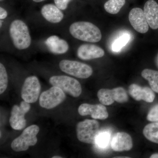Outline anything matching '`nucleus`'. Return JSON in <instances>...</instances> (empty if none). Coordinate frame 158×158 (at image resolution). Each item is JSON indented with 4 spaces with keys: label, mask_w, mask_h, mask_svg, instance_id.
Segmentation results:
<instances>
[{
    "label": "nucleus",
    "mask_w": 158,
    "mask_h": 158,
    "mask_svg": "<svg viewBox=\"0 0 158 158\" xmlns=\"http://www.w3.org/2000/svg\"><path fill=\"white\" fill-rule=\"evenodd\" d=\"M69 31L74 38L85 42H98L102 38L100 29L89 22L78 21L73 23Z\"/></svg>",
    "instance_id": "nucleus-1"
},
{
    "label": "nucleus",
    "mask_w": 158,
    "mask_h": 158,
    "mask_svg": "<svg viewBox=\"0 0 158 158\" xmlns=\"http://www.w3.org/2000/svg\"><path fill=\"white\" fill-rule=\"evenodd\" d=\"M9 33L13 45L17 49L26 50L31 45L32 39L28 27L21 19H15L11 22Z\"/></svg>",
    "instance_id": "nucleus-2"
},
{
    "label": "nucleus",
    "mask_w": 158,
    "mask_h": 158,
    "mask_svg": "<svg viewBox=\"0 0 158 158\" xmlns=\"http://www.w3.org/2000/svg\"><path fill=\"white\" fill-rule=\"evenodd\" d=\"M99 123L95 119H87L80 122L76 127L78 139L83 143L94 144L99 133Z\"/></svg>",
    "instance_id": "nucleus-3"
},
{
    "label": "nucleus",
    "mask_w": 158,
    "mask_h": 158,
    "mask_svg": "<svg viewBox=\"0 0 158 158\" xmlns=\"http://www.w3.org/2000/svg\"><path fill=\"white\" fill-rule=\"evenodd\" d=\"M39 127L32 125L24 130L22 134L13 140L11 144L12 149L16 152L25 151L30 146L37 143V135L39 132Z\"/></svg>",
    "instance_id": "nucleus-4"
},
{
    "label": "nucleus",
    "mask_w": 158,
    "mask_h": 158,
    "mask_svg": "<svg viewBox=\"0 0 158 158\" xmlns=\"http://www.w3.org/2000/svg\"><path fill=\"white\" fill-rule=\"evenodd\" d=\"M59 67L63 72L78 78H88L93 73V69L90 65L73 60H61Z\"/></svg>",
    "instance_id": "nucleus-5"
},
{
    "label": "nucleus",
    "mask_w": 158,
    "mask_h": 158,
    "mask_svg": "<svg viewBox=\"0 0 158 158\" xmlns=\"http://www.w3.org/2000/svg\"><path fill=\"white\" fill-rule=\"evenodd\" d=\"M52 86L62 89L64 92L73 97H78L82 93V87L76 79L67 76H54L49 79Z\"/></svg>",
    "instance_id": "nucleus-6"
},
{
    "label": "nucleus",
    "mask_w": 158,
    "mask_h": 158,
    "mask_svg": "<svg viewBox=\"0 0 158 158\" xmlns=\"http://www.w3.org/2000/svg\"><path fill=\"white\" fill-rule=\"evenodd\" d=\"M97 96L101 103L105 106L113 104L115 101L119 103H123L128 101L127 92L122 87H118L113 89H100L98 92Z\"/></svg>",
    "instance_id": "nucleus-7"
},
{
    "label": "nucleus",
    "mask_w": 158,
    "mask_h": 158,
    "mask_svg": "<svg viewBox=\"0 0 158 158\" xmlns=\"http://www.w3.org/2000/svg\"><path fill=\"white\" fill-rule=\"evenodd\" d=\"M65 98V92L62 89L53 86L40 94L39 103L43 108L53 109L64 101Z\"/></svg>",
    "instance_id": "nucleus-8"
},
{
    "label": "nucleus",
    "mask_w": 158,
    "mask_h": 158,
    "mask_svg": "<svg viewBox=\"0 0 158 158\" xmlns=\"http://www.w3.org/2000/svg\"><path fill=\"white\" fill-rule=\"evenodd\" d=\"M41 86L37 77H28L24 82L21 91L22 98L29 103L35 102L40 93Z\"/></svg>",
    "instance_id": "nucleus-9"
},
{
    "label": "nucleus",
    "mask_w": 158,
    "mask_h": 158,
    "mask_svg": "<svg viewBox=\"0 0 158 158\" xmlns=\"http://www.w3.org/2000/svg\"><path fill=\"white\" fill-rule=\"evenodd\" d=\"M31 109V105L27 102H21L20 106L15 105L12 108L9 123L12 129L21 130L25 127L26 120L25 115Z\"/></svg>",
    "instance_id": "nucleus-10"
},
{
    "label": "nucleus",
    "mask_w": 158,
    "mask_h": 158,
    "mask_svg": "<svg viewBox=\"0 0 158 158\" xmlns=\"http://www.w3.org/2000/svg\"><path fill=\"white\" fill-rule=\"evenodd\" d=\"M78 113L82 116L90 115L94 119L104 120L109 117L106 108L102 104L95 105L82 104L79 106Z\"/></svg>",
    "instance_id": "nucleus-11"
},
{
    "label": "nucleus",
    "mask_w": 158,
    "mask_h": 158,
    "mask_svg": "<svg viewBox=\"0 0 158 158\" xmlns=\"http://www.w3.org/2000/svg\"><path fill=\"white\" fill-rule=\"evenodd\" d=\"M129 20L133 28L141 34L147 33L149 25L144 14V11L139 8H133L130 11Z\"/></svg>",
    "instance_id": "nucleus-12"
},
{
    "label": "nucleus",
    "mask_w": 158,
    "mask_h": 158,
    "mask_svg": "<svg viewBox=\"0 0 158 158\" xmlns=\"http://www.w3.org/2000/svg\"><path fill=\"white\" fill-rule=\"evenodd\" d=\"M129 94L136 101L143 100L148 103L152 102L155 98L154 91L148 87H141L136 84L130 85Z\"/></svg>",
    "instance_id": "nucleus-13"
},
{
    "label": "nucleus",
    "mask_w": 158,
    "mask_h": 158,
    "mask_svg": "<svg viewBox=\"0 0 158 158\" xmlns=\"http://www.w3.org/2000/svg\"><path fill=\"white\" fill-rule=\"evenodd\" d=\"M77 55L82 60H89L102 58L104 56L105 52L101 48L95 44H83L79 46Z\"/></svg>",
    "instance_id": "nucleus-14"
},
{
    "label": "nucleus",
    "mask_w": 158,
    "mask_h": 158,
    "mask_svg": "<svg viewBox=\"0 0 158 158\" xmlns=\"http://www.w3.org/2000/svg\"><path fill=\"white\" fill-rule=\"evenodd\" d=\"M40 13L43 17L49 23L57 24L61 22L64 18L62 11L55 4H45L42 6Z\"/></svg>",
    "instance_id": "nucleus-15"
},
{
    "label": "nucleus",
    "mask_w": 158,
    "mask_h": 158,
    "mask_svg": "<svg viewBox=\"0 0 158 158\" xmlns=\"http://www.w3.org/2000/svg\"><path fill=\"white\" fill-rule=\"evenodd\" d=\"M133 141L131 137L127 133H116L111 141V148L114 151H127L133 148Z\"/></svg>",
    "instance_id": "nucleus-16"
},
{
    "label": "nucleus",
    "mask_w": 158,
    "mask_h": 158,
    "mask_svg": "<svg viewBox=\"0 0 158 158\" xmlns=\"http://www.w3.org/2000/svg\"><path fill=\"white\" fill-rule=\"evenodd\" d=\"M45 44L49 50L53 54L62 55L69 50L68 43L56 35L50 36L45 40Z\"/></svg>",
    "instance_id": "nucleus-17"
},
{
    "label": "nucleus",
    "mask_w": 158,
    "mask_h": 158,
    "mask_svg": "<svg viewBox=\"0 0 158 158\" xmlns=\"http://www.w3.org/2000/svg\"><path fill=\"white\" fill-rule=\"evenodd\" d=\"M144 12L152 29H158V4L154 0H148L144 4Z\"/></svg>",
    "instance_id": "nucleus-18"
},
{
    "label": "nucleus",
    "mask_w": 158,
    "mask_h": 158,
    "mask_svg": "<svg viewBox=\"0 0 158 158\" xmlns=\"http://www.w3.org/2000/svg\"><path fill=\"white\" fill-rule=\"evenodd\" d=\"M141 76L148 81L151 89L158 93V71L146 69L142 71Z\"/></svg>",
    "instance_id": "nucleus-19"
},
{
    "label": "nucleus",
    "mask_w": 158,
    "mask_h": 158,
    "mask_svg": "<svg viewBox=\"0 0 158 158\" xmlns=\"http://www.w3.org/2000/svg\"><path fill=\"white\" fill-rule=\"evenodd\" d=\"M143 133L148 140L158 144V122H153L145 126Z\"/></svg>",
    "instance_id": "nucleus-20"
},
{
    "label": "nucleus",
    "mask_w": 158,
    "mask_h": 158,
    "mask_svg": "<svg viewBox=\"0 0 158 158\" xmlns=\"http://www.w3.org/2000/svg\"><path fill=\"white\" fill-rule=\"evenodd\" d=\"M125 0H108L105 3V10L111 14H116L125 4Z\"/></svg>",
    "instance_id": "nucleus-21"
},
{
    "label": "nucleus",
    "mask_w": 158,
    "mask_h": 158,
    "mask_svg": "<svg viewBox=\"0 0 158 158\" xmlns=\"http://www.w3.org/2000/svg\"><path fill=\"white\" fill-rule=\"evenodd\" d=\"M130 35L128 34H125L118 37L113 43L112 49L114 52H118L121 50L129 42Z\"/></svg>",
    "instance_id": "nucleus-22"
},
{
    "label": "nucleus",
    "mask_w": 158,
    "mask_h": 158,
    "mask_svg": "<svg viewBox=\"0 0 158 158\" xmlns=\"http://www.w3.org/2000/svg\"><path fill=\"white\" fill-rule=\"evenodd\" d=\"M8 77L7 71L2 63H0V94H2L7 89Z\"/></svg>",
    "instance_id": "nucleus-23"
},
{
    "label": "nucleus",
    "mask_w": 158,
    "mask_h": 158,
    "mask_svg": "<svg viewBox=\"0 0 158 158\" xmlns=\"http://www.w3.org/2000/svg\"><path fill=\"white\" fill-rule=\"evenodd\" d=\"M110 134L107 132L99 133L96 138V143L99 147H106L110 140Z\"/></svg>",
    "instance_id": "nucleus-24"
},
{
    "label": "nucleus",
    "mask_w": 158,
    "mask_h": 158,
    "mask_svg": "<svg viewBox=\"0 0 158 158\" xmlns=\"http://www.w3.org/2000/svg\"><path fill=\"white\" fill-rule=\"evenodd\" d=\"M148 121L158 122V104L155 105L149 110L147 116Z\"/></svg>",
    "instance_id": "nucleus-25"
},
{
    "label": "nucleus",
    "mask_w": 158,
    "mask_h": 158,
    "mask_svg": "<svg viewBox=\"0 0 158 158\" xmlns=\"http://www.w3.org/2000/svg\"><path fill=\"white\" fill-rule=\"evenodd\" d=\"M73 0H54V4L62 11L68 9L69 4Z\"/></svg>",
    "instance_id": "nucleus-26"
},
{
    "label": "nucleus",
    "mask_w": 158,
    "mask_h": 158,
    "mask_svg": "<svg viewBox=\"0 0 158 158\" xmlns=\"http://www.w3.org/2000/svg\"><path fill=\"white\" fill-rule=\"evenodd\" d=\"M8 15V11L2 7H0V19H5Z\"/></svg>",
    "instance_id": "nucleus-27"
},
{
    "label": "nucleus",
    "mask_w": 158,
    "mask_h": 158,
    "mask_svg": "<svg viewBox=\"0 0 158 158\" xmlns=\"http://www.w3.org/2000/svg\"><path fill=\"white\" fill-rule=\"evenodd\" d=\"M32 2H34V3H39L42 2H44L46 0H32Z\"/></svg>",
    "instance_id": "nucleus-28"
},
{
    "label": "nucleus",
    "mask_w": 158,
    "mask_h": 158,
    "mask_svg": "<svg viewBox=\"0 0 158 158\" xmlns=\"http://www.w3.org/2000/svg\"><path fill=\"white\" fill-rule=\"evenodd\" d=\"M150 158H158V153L153 154L151 156Z\"/></svg>",
    "instance_id": "nucleus-29"
},
{
    "label": "nucleus",
    "mask_w": 158,
    "mask_h": 158,
    "mask_svg": "<svg viewBox=\"0 0 158 158\" xmlns=\"http://www.w3.org/2000/svg\"><path fill=\"white\" fill-rule=\"evenodd\" d=\"M52 158H62V157L60 156H54Z\"/></svg>",
    "instance_id": "nucleus-30"
},
{
    "label": "nucleus",
    "mask_w": 158,
    "mask_h": 158,
    "mask_svg": "<svg viewBox=\"0 0 158 158\" xmlns=\"http://www.w3.org/2000/svg\"><path fill=\"white\" fill-rule=\"evenodd\" d=\"M130 158L129 157H115V158Z\"/></svg>",
    "instance_id": "nucleus-31"
},
{
    "label": "nucleus",
    "mask_w": 158,
    "mask_h": 158,
    "mask_svg": "<svg viewBox=\"0 0 158 158\" xmlns=\"http://www.w3.org/2000/svg\"><path fill=\"white\" fill-rule=\"evenodd\" d=\"M0 23H1V25H0V27H1V28L2 27V20H1V21H0Z\"/></svg>",
    "instance_id": "nucleus-32"
},
{
    "label": "nucleus",
    "mask_w": 158,
    "mask_h": 158,
    "mask_svg": "<svg viewBox=\"0 0 158 158\" xmlns=\"http://www.w3.org/2000/svg\"><path fill=\"white\" fill-rule=\"evenodd\" d=\"M5 1V0H0V1H1V2H2L3 1Z\"/></svg>",
    "instance_id": "nucleus-33"
}]
</instances>
